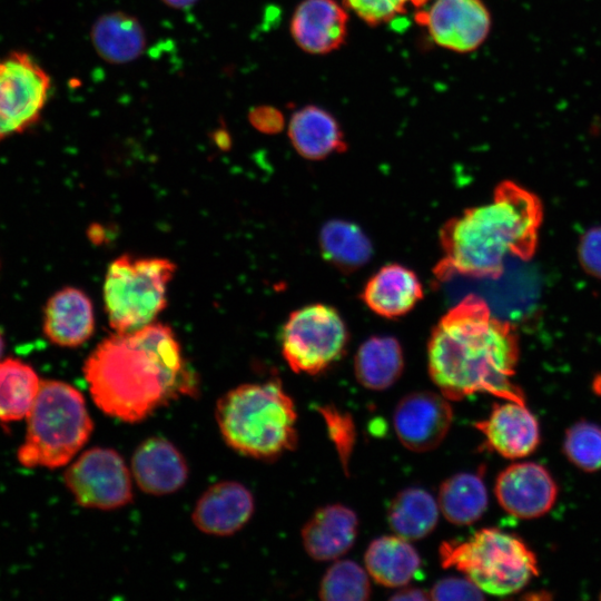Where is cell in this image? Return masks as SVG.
<instances>
[{"label": "cell", "mask_w": 601, "mask_h": 601, "mask_svg": "<svg viewBox=\"0 0 601 601\" xmlns=\"http://www.w3.org/2000/svg\"><path fill=\"white\" fill-rule=\"evenodd\" d=\"M343 4L370 26L394 20L407 11L408 6H420L426 0H342Z\"/></svg>", "instance_id": "32"}, {"label": "cell", "mask_w": 601, "mask_h": 601, "mask_svg": "<svg viewBox=\"0 0 601 601\" xmlns=\"http://www.w3.org/2000/svg\"><path fill=\"white\" fill-rule=\"evenodd\" d=\"M3 349H4V339H3L2 332L0 331V358L3 354Z\"/></svg>", "instance_id": "39"}, {"label": "cell", "mask_w": 601, "mask_h": 601, "mask_svg": "<svg viewBox=\"0 0 601 601\" xmlns=\"http://www.w3.org/2000/svg\"><path fill=\"white\" fill-rule=\"evenodd\" d=\"M131 475L142 492L167 495L185 485L188 466L173 443L151 437L144 441L132 454Z\"/></svg>", "instance_id": "17"}, {"label": "cell", "mask_w": 601, "mask_h": 601, "mask_svg": "<svg viewBox=\"0 0 601 601\" xmlns=\"http://www.w3.org/2000/svg\"><path fill=\"white\" fill-rule=\"evenodd\" d=\"M296 418L293 400L276 382L238 386L216 406L226 444L259 460L276 459L296 446Z\"/></svg>", "instance_id": "4"}, {"label": "cell", "mask_w": 601, "mask_h": 601, "mask_svg": "<svg viewBox=\"0 0 601 601\" xmlns=\"http://www.w3.org/2000/svg\"><path fill=\"white\" fill-rule=\"evenodd\" d=\"M404 367L400 343L391 336H373L357 349L354 371L366 388L382 391L392 386Z\"/></svg>", "instance_id": "24"}, {"label": "cell", "mask_w": 601, "mask_h": 601, "mask_svg": "<svg viewBox=\"0 0 601 601\" xmlns=\"http://www.w3.org/2000/svg\"><path fill=\"white\" fill-rule=\"evenodd\" d=\"M161 1L171 8L186 9L193 6L197 0H161Z\"/></svg>", "instance_id": "37"}, {"label": "cell", "mask_w": 601, "mask_h": 601, "mask_svg": "<svg viewBox=\"0 0 601 601\" xmlns=\"http://www.w3.org/2000/svg\"><path fill=\"white\" fill-rule=\"evenodd\" d=\"M417 20L436 45L457 52L479 48L491 29L490 12L481 0H434Z\"/></svg>", "instance_id": "11"}, {"label": "cell", "mask_w": 601, "mask_h": 601, "mask_svg": "<svg viewBox=\"0 0 601 601\" xmlns=\"http://www.w3.org/2000/svg\"><path fill=\"white\" fill-rule=\"evenodd\" d=\"M318 595L326 601H364L371 595V583L365 570L357 563L341 560L324 574Z\"/></svg>", "instance_id": "29"}, {"label": "cell", "mask_w": 601, "mask_h": 601, "mask_svg": "<svg viewBox=\"0 0 601 601\" xmlns=\"http://www.w3.org/2000/svg\"><path fill=\"white\" fill-rule=\"evenodd\" d=\"M65 483L83 508L115 510L132 499L131 473L115 450L83 452L65 472Z\"/></svg>", "instance_id": "10"}, {"label": "cell", "mask_w": 601, "mask_h": 601, "mask_svg": "<svg viewBox=\"0 0 601 601\" xmlns=\"http://www.w3.org/2000/svg\"><path fill=\"white\" fill-rule=\"evenodd\" d=\"M91 40L97 53L110 63L132 61L146 47V35L140 22L119 11L105 13L96 20Z\"/></svg>", "instance_id": "22"}, {"label": "cell", "mask_w": 601, "mask_h": 601, "mask_svg": "<svg viewBox=\"0 0 601 601\" xmlns=\"http://www.w3.org/2000/svg\"><path fill=\"white\" fill-rule=\"evenodd\" d=\"M288 136L296 151L307 159H323L346 148L336 119L313 105L303 107L292 116Z\"/></svg>", "instance_id": "21"}, {"label": "cell", "mask_w": 601, "mask_h": 601, "mask_svg": "<svg viewBox=\"0 0 601 601\" xmlns=\"http://www.w3.org/2000/svg\"><path fill=\"white\" fill-rule=\"evenodd\" d=\"M254 510V497L246 486L224 481L203 493L194 508L191 520L206 534L227 536L242 530Z\"/></svg>", "instance_id": "14"}, {"label": "cell", "mask_w": 601, "mask_h": 601, "mask_svg": "<svg viewBox=\"0 0 601 601\" xmlns=\"http://www.w3.org/2000/svg\"><path fill=\"white\" fill-rule=\"evenodd\" d=\"M564 452L579 469L593 472L601 469V426L578 422L565 433Z\"/></svg>", "instance_id": "30"}, {"label": "cell", "mask_w": 601, "mask_h": 601, "mask_svg": "<svg viewBox=\"0 0 601 601\" xmlns=\"http://www.w3.org/2000/svg\"><path fill=\"white\" fill-rule=\"evenodd\" d=\"M519 354L514 326L493 316L485 300L471 294L433 328L427 345L428 373L451 401L489 393L525 404L522 390L512 381Z\"/></svg>", "instance_id": "1"}, {"label": "cell", "mask_w": 601, "mask_h": 601, "mask_svg": "<svg viewBox=\"0 0 601 601\" xmlns=\"http://www.w3.org/2000/svg\"><path fill=\"white\" fill-rule=\"evenodd\" d=\"M248 119L255 129L265 134L278 132L284 127L282 112L270 106L254 107L248 114Z\"/></svg>", "instance_id": "35"}, {"label": "cell", "mask_w": 601, "mask_h": 601, "mask_svg": "<svg viewBox=\"0 0 601 601\" xmlns=\"http://www.w3.org/2000/svg\"><path fill=\"white\" fill-rule=\"evenodd\" d=\"M348 16L335 0H304L290 20V35L297 46L313 55L338 49L346 39Z\"/></svg>", "instance_id": "16"}, {"label": "cell", "mask_w": 601, "mask_h": 601, "mask_svg": "<svg viewBox=\"0 0 601 601\" xmlns=\"http://www.w3.org/2000/svg\"><path fill=\"white\" fill-rule=\"evenodd\" d=\"M443 568L455 569L483 592L508 595L522 590L539 574L536 558L513 534L485 528L464 541H446L440 546Z\"/></svg>", "instance_id": "6"}, {"label": "cell", "mask_w": 601, "mask_h": 601, "mask_svg": "<svg viewBox=\"0 0 601 601\" xmlns=\"http://www.w3.org/2000/svg\"><path fill=\"white\" fill-rule=\"evenodd\" d=\"M542 219V203L534 193L510 180L500 183L490 203L466 209L443 226L444 257L436 274L500 277L508 256L533 257Z\"/></svg>", "instance_id": "3"}, {"label": "cell", "mask_w": 601, "mask_h": 601, "mask_svg": "<svg viewBox=\"0 0 601 601\" xmlns=\"http://www.w3.org/2000/svg\"><path fill=\"white\" fill-rule=\"evenodd\" d=\"M578 258L587 274L601 279V226L592 227L581 236Z\"/></svg>", "instance_id": "34"}, {"label": "cell", "mask_w": 601, "mask_h": 601, "mask_svg": "<svg viewBox=\"0 0 601 601\" xmlns=\"http://www.w3.org/2000/svg\"><path fill=\"white\" fill-rule=\"evenodd\" d=\"M433 600H481L483 591L469 578H445L437 581L430 591Z\"/></svg>", "instance_id": "33"}, {"label": "cell", "mask_w": 601, "mask_h": 601, "mask_svg": "<svg viewBox=\"0 0 601 601\" xmlns=\"http://www.w3.org/2000/svg\"><path fill=\"white\" fill-rule=\"evenodd\" d=\"M486 506L487 492L480 475L459 473L440 486L439 508L451 523L471 524L482 516Z\"/></svg>", "instance_id": "27"}, {"label": "cell", "mask_w": 601, "mask_h": 601, "mask_svg": "<svg viewBox=\"0 0 601 601\" xmlns=\"http://www.w3.org/2000/svg\"><path fill=\"white\" fill-rule=\"evenodd\" d=\"M422 297L423 288L415 273L398 264L382 267L362 293L367 307L386 318L405 315Z\"/></svg>", "instance_id": "20"}, {"label": "cell", "mask_w": 601, "mask_h": 601, "mask_svg": "<svg viewBox=\"0 0 601 601\" xmlns=\"http://www.w3.org/2000/svg\"><path fill=\"white\" fill-rule=\"evenodd\" d=\"M486 444L506 459L531 454L540 442L539 424L525 404L514 401L495 403L490 415L475 423Z\"/></svg>", "instance_id": "15"}, {"label": "cell", "mask_w": 601, "mask_h": 601, "mask_svg": "<svg viewBox=\"0 0 601 601\" xmlns=\"http://www.w3.org/2000/svg\"><path fill=\"white\" fill-rule=\"evenodd\" d=\"M324 258L342 270L351 272L365 265L373 254L366 234L354 223L332 219L319 233Z\"/></svg>", "instance_id": "26"}, {"label": "cell", "mask_w": 601, "mask_h": 601, "mask_svg": "<svg viewBox=\"0 0 601 601\" xmlns=\"http://www.w3.org/2000/svg\"><path fill=\"white\" fill-rule=\"evenodd\" d=\"M600 599H601V595H600Z\"/></svg>", "instance_id": "40"}, {"label": "cell", "mask_w": 601, "mask_h": 601, "mask_svg": "<svg viewBox=\"0 0 601 601\" xmlns=\"http://www.w3.org/2000/svg\"><path fill=\"white\" fill-rule=\"evenodd\" d=\"M41 381L28 364L7 358L0 362V421L27 417L40 388Z\"/></svg>", "instance_id": "28"}, {"label": "cell", "mask_w": 601, "mask_h": 601, "mask_svg": "<svg viewBox=\"0 0 601 601\" xmlns=\"http://www.w3.org/2000/svg\"><path fill=\"white\" fill-rule=\"evenodd\" d=\"M391 599L393 600H427L430 594L420 589H405L395 593Z\"/></svg>", "instance_id": "36"}, {"label": "cell", "mask_w": 601, "mask_h": 601, "mask_svg": "<svg viewBox=\"0 0 601 601\" xmlns=\"http://www.w3.org/2000/svg\"><path fill=\"white\" fill-rule=\"evenodd\" d=\"M92 421L82 394L60 381H41L27 415L18 461L24 467L57 469L68 464L87 443Z\"/></svg>", "instance_id": "5"}, {"label": "cell", "mask_w": 601, "mask_h": 601, "mask_svg": "<svg viewBox=\"0 0 601 601\" xmlns=\"http://www.w3.org/2000/svg\"><path fill=\"white\" fill-rule=\"evenodd\" d=\"M175 264L165 258L124 255L107 270L104 298L109 324L117 333L151 324L166 306L167 285Z\"/></svg>", "instance_id": "7"}, {"label": "cell", "mask_w": 601, "mask_h": 601, "mask_svg": "<svg viewBox=\"0 0 601 601\" xmlns=\"http://www.w3.org/2000/svg\"><path fill=\"white\" fill-rule=\"evenodd\" d=\"M592 390L597 395L601 396V373L594 376L592 382Z\"/></svg>", "instance_id": "38"}, {"label": "cell", "mask_w": 601, "mask_h": 601, "mask_svg": "<svg viewBox=\"0 0 601 601\" xmlns=\"http://www.w3.org/2000/svg\"><path fill=\"white\" fill-rule=\"evenodd\" d=\"M357 526V516L351 509L342 504L323 506L303 526V545L315 560L337 559L353 546Z\"/></svg>", "instance_id": "19"}, {"label": "cell", "mask_w": 601, "mask_h": 601, "mask_svg": "<svg viewBox=\"0 0 601 601\" xmlns=\"http://www.w3.org/2000/svg\"><path fill=\"white\" fill-rule=\"evenodd\" d=\"M439 520V504L421 487H407L392 500L387 521L394 533L405 540H420L430 534Z\"/></svg>", "instance_id": "25"}, {"label": "cell", "mask_w": 601, "mask_h": 601, "mask_svg": "<svg viewBox=\"0 0 601 601\" xmlns=\"http://www.w3.org/2000/svg\"><path fill=\"white\" fill-rule=\"evenodd\" d=\"M93 329L92 304L82 290L66 287L47 302L43 332L53 344L63 347L80 346L90 338Z\"/></svg>", "instance_id": "18"}, {"label": "cell", "mask_w": 601, "mask_h": 601, "mask_svg": "<svg viewBox=\"0 0 601 601\" xmlns=\"http://www.w3.org/2000/svg\"><path fill=\"white\" fill-rule=\"evenodd\" d=\"M495 495L500 505L510 514L534 519L551 510L558 487L542 465L523 462L512 464L499 474Z\"/></svg>", "instance_id": "13"}, {"label": "cell", "mask_w": 601, "mask_h": 601, "mask_svg": "<svg viewBox=\"0 0 601 601\" xmlns=\"http://www.w3.org/2000/svg\"><path fill=\"white\" fill-rule=\"evenodd\" d=\"M364 561L370 575L388 588L406 585L421 566L416 550L396 534L374 540L365 552Z\"/></svg>", "instance_id": "23"}, {"label": "cell", "mask_w": 601, "mask_h": 601, "mask_svg": "<svg viewBox=\"0 0 601 601\" xmlns=\"http://www.w3.org/2000/svg\"><path fill=\"white\" fill-rule=\"evenodd\" d=\"M317 411L325 421L328 436L335 446L345 474L348 475V463L356 442L353 417L349 413L333 405L318 406Z\"/></svg>", "instance_id": "31"}, {"label": "cell", "mask_w": 601, "mask_h": 601, "mask_svg": "<svg viewBox=\"0 0 601 601\" xmlns=\"http://www.w3.org/2000/svg\"><path fill=\"white\" fill-rule=\"evenodd\" d=\"M51 79L28 53L0 58V141L35 125L48 101Z\"/></svg>", "instance_id": "9"}, {"label": "cell", "mask_w": 601, "mask_h": 601, "mask_svg": "<svg viewBox=\"0 0 601 601\" xmlns=\"http://www.w3.org/2000/svg\"><path fill=\"white\" fill-rule=\"evenodd\" d=\"M347 338L346 325L337 311L313 304L289 315L282 329V353L294 372L315 375L343 355Z\"/></svg>", "instance_id": "8"}, {"label": "cell", "mask_w": 601, "mask_h": 601, "mask_svg": "<svg viewBox=\"0 0 601 601\" xmlns=\"http://www.w3.org/2000/svg\"><path fill=\"white\" fill-rule=\"evenodd\" d=\"M453 411L445 396L413 392L396 405L393 424L400 442L413 452L434 450L446 436Z\"/></svg>", "instance_id": "12"}, {"label": "cell", "mask_w": 601, "mask_h": 601, "mask_svg": "<svg viewBox=\"0 0 601 601\" xmlns=\"http://www.w3.org/2000/svg\"><path fill=\"white\" fill-rule=\"evenodd\" d=\"M83 374L95 404L128 423L142 421L183 392L186 381L173 331L152 323L102 341L86 359Z\"/></svg>", "instance_id": "2"}]
</instances>
